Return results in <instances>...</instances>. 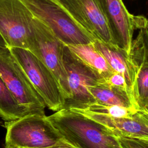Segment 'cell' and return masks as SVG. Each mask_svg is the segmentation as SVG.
<instances>
[{
  "instance_id": "cell-12",
  "label": "cell",
  "mask_w": 148,
  "mask_h": 148,
  "mask_svg": "<svg viewBox=\"0 0 148 148\" xmlns=\"http://www.w3.org/2000/svg\"><path fill=\"white\" fill-rule=\"evenodd\" d=\"M92 43L106 59L112 70L124 77L136 104L135 89L138 66L131 55L116 45L106 43L98 39L95 38Z\"/></svg>"
},
{
  "instance_id": "cell-7",
  "label": "cell",
  "mask_w": 148,
  "mask_h": 148,
  "mask_svg": "<svg viewBox=\"0 0 148 148\" xmlns=\"http://www.w3.org/2000/svg\"><path fill=\"white\" fill-rule=\"evenodd\" d=\"M34 18L21 0H0V35L8 48L29 49Z\"/></svg>"
},
{
  "instance_id": "cell-1",
  "label": "cell",
  "mask_w": 148,
  "mask_h": 148,
  "mask_svg": "<svg viewBox=\"0 0 148 148\" xmlns=\"http://www.w3.org/2000/svg\"><path fill=\"white\" fill-rule=\"evenodd\" d=\"M47 117L59 137L76 148H122L101 125L67 108Z\"/></svg>"
},
{
  "instance_id": "cell-20",
  "label": "cell",
  "mask_w": 148,
  "mask_h": 148,
  "mask_svg": "<svg viewBox=\"0 0 148 148\" xmlns=\"http://www.w3.org/2000/svg\"><path fill=\"white\" fill-rule=\"evenodd\" d=\"M122 148H148V144L138 139L118 137Z\"/></svg>"
},
{
  "instance_id": "cell-3",
  "label": "cell",
  "mask_w": 148,
  "mask_h": 148,
  "mask_svg": "<svg viewBox=\"0 0 148 148\" xmlns=\"http://www.w3.org/2000/svg\"><path fill=\"white\" fill-rule=\"evenodd\" d=\"M5 127V148H50L62 142L45 114H28Z\"/></svg>"
},
{
  "instance_id": "cell-5",
  "label": "cell",
  "mask_w": 148,
  "mask_h": 148,
  "mask_svg": "<svg viewBox=\"0 0 148 148\" xmlns=\"http://www.w3.org/2000/svg\"><path fill=\"white\" fill-rule=\"evenodd\" d=\"M0 76L18 103L29 114L45 115V103L9 48H0Z\"/></svg>"
},
{
  "instance_id": "cell-14",
  "label": "cell",
  "mask_w": 148,
  "mask_h": 148,
  "mask_svg": "<svg viewBox=\"0 0 148 148\" xmlns=\"http://www.w3.org/2000/svg\"><path fill=\"white\" fill-rule=\"evenodd\" d=\"M65 46L74 56L93 71L100 78L108 77L114 72L92 42Z\"/></svg>"
},
{
  "instance_id": "cell-13",
  "label": "cell",
  "mask_w": 148,
  "mask_h": 148,
  "mask_svg": "<svg viewBox=\"0 0 148 148\" xmlns=\"http://www.w3.org/2000/svg\"><path fill=\"white\" fill-rule=\"evenodd\" d=\"M130 54L138 66L135 89L136 105L139 109L148 112V48L140 31L132 40Z\"/></svg>"
},
{
  "instance_id": "cell-18",
  "label": "cell",
  "mask_w": 148,
  "mask_h": 148,
  "mask_svg": "<svg viewBox=\"0 0 148 148\" xmlns=\"http://www.w3.org/2000/svg\"><path fill=\"white\" fill-rule=\"evenodd\" d=\"M97 84L105 86L109 88L113 89L126 94L130 98L135 107L138 109L127 83L125 79L122 75L114 72L108 77L100 78Z\"/></svg>"
},
{
  "instance_id": "cell-9",
  "label": "cell",
  "mask_w": 148,
  "mask_h": 148,
  "mask_svg": "<svg viewBox=\"0 0 148 148\" xmlns=\"http://www.w3.org/2000/svg\"><path fill=\"white\" fill-rule=\"evenodd\" d=\"M56 1L95 38L115 45L98 0Z\"/></svg>"
},
{
  "instance_id": "cell-23",
  "label": "cell",
  "mask_w": 148,
  "mask_h": 148,
  "mask_svg": "<svg viewBox=\"0 0 148 148\" xmlns=\"http://www.w3.org/2000/svg\"><path fill=\"white\" fill-rule=\"evenodd\" d=\"M50 148H51V147H50Z\"/></svg>"
},
{
  "instance_id": "cell-8",
  "label": "cell",
  "mask_w": 148,
  "mask_h": 148,
  "mask_svg": "<svg viewBox=\"0 0 148 148\" xmlns=\"http://www.w3.org/2000/svg\"><path fill=\"white\" fill-rule=\"evenodd\" d=\"M63 63L71 94L64 107L81 106L95 102L90 88L97 85L100 77L74 56L65 45L63 50Z\"/></svg>"
},
{
  "instance_id": "cell-11",
  "label": "cell",
  "mask_w": 148,
  "mask_h": 148,
  "mask_svg": "<svg viewBox=\"0 0 148 148\" xmlns=\"http://www.w3.org/2000/svg\"><path fill=\"white\" fill-rule=\"evenodd\" d=\"M82 116L99 124L116 138L124 137L148 142V112L140 109L132 116L123 118L95 114Z\"/></svg>"
},
{
  "instance_id": "cell-21",
  "label": "cell",
  "mask_w": 148,
  "mask_h": 148,
  "mask_svg": "<svg viewBox=\"0 0 148 148\" xmlns=\"http://www.w3.org/2000/svg\"><path fill=\"white\" fill-rule=\"evenodd\" d=\"M51 148H76V147L62 139V142L61 143L57 145L56 146H54L53 147H51Z\"/></svg>"
},
{
  "instance_id": "cell-6",
  "label": "cell",
  "mask_w": 148,
  "mask_h": 148,
  "mask_svg": "<svg viewBox=\"0 0 148 148\" xmlns=\"http://www.w3.org/2000/svg\"><path fill=\"white\" fill-rule=\"evenodd\" d=\"M9 49L43 98L46 106L55 112L63 108L65 99L54 76L46 65L28 49L20 47Z\"/></svg>"
},
{
  "instance_id": "cell-4",
  "label": "cell",
  "mask_w": 148,
  "mask_h": 148,
  "mask_svg": "<svg viewBox=\"0 0 148 148\" xmlns=\"http://www.w3.org/2000/svg\"><path fill=\"white\" fill-rule=\"evenodd\" d=\"M65 45L45 25L35 17L29 50L40 60L54 76L65 102L71 96L68 77L63 63Z\"/></svg>"
},
{
  "instance_id": "cell-2",
  "label": "cell",
  "mask_w": 148,
  "mask_h": 148,
  "mask_svg": "<svg viewBox=\"0 0 148 148\" xmlns=\"http://www.w3.org/2000/svg\"><path fill=\"white\" fill-rule=\"evenodd\" d=\"M21 1L65 45L87 44L94 40L56 0Z\"/></svg>"
},
{
  "instance_id": "cell-17",
  "label": "cell",
  "mask_w": 148,
  "mask_h": 148,
  "mask_svg": "<svg viewBox=\"0 0 148 148\" xmlns=\"http://www.w3.org/2000/svg\"><path fill=\"white\" fill-rule=\"evenodd\" d=\"M90 91L95 102L108 105L136 108L128 95L116 90L97 84L91 87Z\"/></svg>"
},
{
  "instance_id": "cell-19",
  "label": "cell",
  "mask_w": 148,
  "mask_h": 148,
  "mask_svg": "<svg viewBox=\"0 0 148 148\" xmlns=\"http://www.w3.org/2000/svg\"><path fill=\"white\" fill-rule=\"evenodd\" d=\"M135 30L138 29L142 33L144 42L148 48V20L143 16H135L134 17Z\"/></svg>"
},
{
  "instance_id": "cell-22",
  "label": "cell",
  "mask_w": 148,
  "mask_h": 148,
  "mask_svg": "<svg viewBox=\"0 0 148 148\" xmlns=\"http://www.w3.org/2000/svg\"><path fill=\"white\" fill-rule=\"evenodd\" d=\"M5 47H8L5 40L0 35V48H5Z\"/></svg>"
},
{
  "instance_id": "cell-16",
  "label": "cell",
  "mask_w": 148,
  "mask_h": 148,
  "mask_svg": "<svg viewBox=\"0 0 148 148\" xmlns=\"http://www.w3.org/2000/svg\"><path fill=\"white\" fill-rule=\"evenodd\" d=\"M29 114L21 106L0 76V117L6 122L16 120Z\"/></svg>"
},
{
  "instance_id": "cell-15",
  "label": "cell",
  "mask_w": 148,
  "mask_h": 148,
  "mask_svg": "<svg viewBox=\"0 0 148 148\" xmlns=\"http://www.w3.org/2000/svg\"><path fill=\"white\" fill-rule=\"evenodd\" d=\"M65 108L81 115L95 114L114 118L128 117L140 110L134 108H125L117 105H108L97 102H94L81 106Z\"/></svg>"
},
{
  "instance_id": "cell-10",
  "label": "cell",
  "mask_w": 148,
  "mask_h": 148,
  "mask_svg": "<svg viewBox=\"0 0 148 148\" xmlns=\"http://www.w3.org/2000/svg\"><path fill=\"white\" fill-rule=\"evenodd\" d=\"M114 43L130 54L135 31L134 15L125 8L123 0H98Z\"/></svg>"
}]
</instances>
